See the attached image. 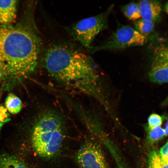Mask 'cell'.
<instances>
[{
    "label": "cell",
    "instance_id": "obj_1",
    "mask_svg": "<svg viewBox=\"0 0 168 168\" xmlns=\"http://www.w3.org/2000/svg\"><path fill=\"white\" fill-rule=\"evenodd\" d=\"M44 67L58 82L96 100L102 95L99 75L91 58L68 42L51 43L45 50Z\"/></svg>",
    "mask_w": 168,
    "mask_h": 168
},
{
    "label": "cell",
    "instance_id": "obj_2",
    "mask_svg": "<svg viewBox=\"0 0 168 168\" xmlns=\"http://www.w3.org/2000/svg\"><path fill=\"white\" fill-rule=\"evenodd\" d=\"M40 40L27 26L0 27V69L2 76H25L33 72L38 63Z\"/></svg>",
    "mask_w": 168,
    "mask_h": 168
},
{
    "label": "cell",
    "instance_id": "obj_3",
    "mask_svg": "<svg viewBox=\"0 0 168 168\" xmlns=\"http://www.w3.org/2000/svg\"><path fill=\"white\" fill-rule=\"evenodd\" d=\"M63 122L61 115L53 110L40 116L32 134V146L37 155L49 158L58 153L64 139Z\"/></svg>",
    "mask_w": 168,
    "mask_h": 168
},
{
    "label": "cell",
    "instance_id": "obj_4",
    "mask_svg": "<svg viewBox=\"0 0 168 168\" xmlns=\"http://www.w3.org/2000/svg\"><path fill=\"white\" fill-rule=\"evenodd\" d=\"M114 6L111 5L105 11L66 27L67 30L73 40L89 50L96 36L108 27L109 16Z\"/></svg>",
    "mask_w": 168,
    "mask_h": 168
},
{
    "label": "cell",
    "instance_id": "obj_5",
    "mask_svg": "<svg viewBox=\"0 0 168 168\" xmlns=\"http://www.w3.org/2000/svg\"><path fill=\"white\" fill-rule=\"evenodd\" d=\"M149 40L150 65L148 76L151 82L162 84L168 82V40L158 35L152 34Z\"/></svg>",
    "mask_w": 168,
    "mask_h": 168
},
{
    "label": "cell",
    "instance_id": "obj_6",
    "mask_svg": "<svg viewBox=\"0 0 168 168\" xmlns=\"http://www.w3.org/2000/svg\"><path fill=\"white\" fill-rule=\"evenodd\" d=\"M148 37L130 26L122 25L118 28L103 44L92 46L89 50L93 53L102 50H119L143 46L147 43Z\"/></svg>",
    "mask_w": 168,
    "mask_h": 168
},
{
    "label": "cell",
    "instance_id": "obj_7",
    "mask_svg": "<svg viewBox=\"0 0 168 168\" xmlns=\"http://www.w3.org/2000/svg\"><path fill=\"white\" fill-rule=\"evenodd\" d=\"M76 156L81 168H109L101 150L93 142L88 141L83 145Z\"/></svg>",
    "mask_w": 168,
    "mask_h": 168
},
{
    "label": "cell",
    "instance_id": "obj_8",
    "mask_svg": "<svg viewBox=\"0 0 168 168\" xmlns=\"http://www.w3.org/2000/svg\"><path fill=\"white\" fill-rule=\"evenodd\" d=\"M138 4L142 18L154 23L160 21L163 10L161 1L142 0L139 1Z\"/></svg>",
    "mask_w": 168,
    "mask_h": 168
},
{
    "label": "cell",
    "instance_id": "obj_9",
    "mask_svg": "<svg viewBox=\"0 0 168 168\" xmlns=\"http://www.w3.org/2000/svg\"><path fill=\"white\" fill-rule=\"evenodd\" d=\"M17 1L0 0V25L8 26L12 23L16 17Z\"/></svg>",
    "mask_w": 168,
    "mask_h": 168
},
{
    "label": "cell",
    "instance_id": "obj_10",
    "mask_svg": "<svg viewBox=\"0 0 168 168\" xmlns=\"http://www.w3.org/2000/svg\"><path fill=\"white\" fill-rule=\"evenodd\" d=\"M0 168H27L16 157L7 153L0 155Z\"/></svg>",
    "mask_w": 168,
    "mask_h": 168
},
{
    "label": "cell",
    "instance_id": "obj_11",
    "mask_svg": "<svg viewBox=\"0 0 168 168\" xmlns=\"http://www.w3.org/2000/svg\"><path fill=\"white\" fill-rule=\"evenodd\" d=\"M134 29L142 35L148 37L153 32L154 23L153 22L140 18L134 23Z\"/></svg>",
    "mask_w": 168,
    "mask_h": 168
},
{
    "label": "cell",
    "instance_id": "obj_12",
    "mask_svg": "<svg viewBox=\"0 0 168 168\" xmlns=\"http://www.w3.org/2000/svg\"><path fill=\"white\" fill-rule=\"evenodd\" d=\"M121 10L129 20L136 21L141 17L138 3L131 2L128 3L121 7Z\"/></svg>",
    "mask_w": 168,
    "mask_h": 168
},
{
    "label": "cell",
    "instance_id": "obj_13",
    "mask_svg": "<svg viewBox=\"0 0 168 168\" xmlns=\"http://www.w3.org/2000/svg\"><path fill=\"white\" fill-rule=\"evenodd\" d=\"M5 105L7 110L13 114L19 113L22 107V103L21 100L12 93L9 94L7 97Z\"/></svg>",
    "mask_w": 168,
    "mask_h": 168
},
{
    "label": "cell",
    "instance_id": "obj_14",
    "mask_svg": "<svg viewBox=\"0 0 168 168\" xmlns=\"http://www.w3.org/2000/svg\"><path fill=\"white\" fill-rule=\"evenodd\" d=\"M148 164V168H168V164L161 160L159 152L155 150L149 153Z\"/></svg>",
    "mask_w": 168,
    "mask_h": 168
},
{
    "label": "cell",
    "instance_id": "obj_15",
    "mask_svg": "<svg viewBox=\"0 0 168 168\" xmlns=\"http://www.w3.org/2000/svg\"><path fill=\"white\" fill-rule=\"evenodd\" d=\"M148 132V139L151 142L158 141L166 136L165 130L161 126L151 129H147Z\"/></svg>",
    "mask_w": 168,
    "mask_h": 168
},
{
    "label": "cell",
    "instance_id": "obj_16",
    "mask_svg": "<svg viewBox=\"0 0 168 168\" xmlns=\"http://www.w3.org/2000/svg\"><path fill=\"white\" fill-rule=\"evenodd\" d=\"M165 117L156 113L151 114L148 118L147 129H151L161 126Z\"/></svg>",
    "mask_w": 168,
    "mask_h": 168
},
{
    "label": "cell",
    "instance_id": "obj_17",
    "mask_svg": "<svg viewBox=\"0 0 168 168\" xmlns=\"http://www.w3.org/2000/svg\"><path fill=\"white\" fill-rule=\"evenodd\" d=\"M10 120L6 108L0 105V131L3 125Z\"/></svg>",
    "mask_w": 168,
    "mask_h": 168
},
{
    "label": "cell",
    "instance_id": "obj_18",
    "mask_svg": "<svg viewBox=\"0 0 168 168\" xmlns=\"http://www.w3.org/2000/svg\"><path fill=\"white\" fill-rule=\"evenodd\" d=\"M168 142L160 148L159 152L161 160L165 163L168 164Z\"/></svg>",
    "mask_w": 168,
    "mask_h": 168
},
{
    "label": "cell",
    "instance_id": "obj_19",
    "mask_svg": "<svg viewBox=\"0 0 168 168\" xmlns=\"http://www.w3.org/2000/svg\"><path fill=\"white\" fill-rule=\"evenodd\" d=\"M168 122L167 121L166 124L165 125V128H164L165 130L166 136L168 134Z\"/></svg>",
    "mask_w": 168,
    "mask_h": 168
},
{
    "label": "cell",
    "instance_id": "obj_20",
    "mask_svg": "<svg viewBox=\"0 0 168 168\" xmlns=\"http://www.w3.org/2000/svg\"><path fill=\"white\" fill-rule=\"evenodd\" d=\"M163 8V10L167 13L168 12V2L165 4Z\"/></svg>",
    "mask_w": 168,
    "mask_h": 168
},
{
    "label": "cell",
    "instance_id": "obj_21",
    "mask_svg": "<svg viewBox=\"0 0 168 168\" xmlns=\"http://www.w3.org/2000/svg\"><path fill=\"white\" fill-rule=\"evenodd\" d=\"M2 74H1V70H0V78H1V77H2Z\"/></svg>",
    "mask_w": 168,
    "mask_h": 168
},
{
    "label": "cell",
    "instance_id": "obj_22",
    "mask_svg": "<svg viewBox=\"0 0 168 168\" xmlns=\"http://www.w3.org/2000/svg\"><path fill=\"white\" fill-rule=\"evenodd\" d=\"M120 168H123L122 167H120Z\"/></svg>",
    "mask_w": 168,
    "mask_h": 168
}]
</instances>
